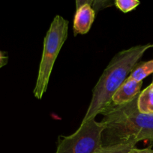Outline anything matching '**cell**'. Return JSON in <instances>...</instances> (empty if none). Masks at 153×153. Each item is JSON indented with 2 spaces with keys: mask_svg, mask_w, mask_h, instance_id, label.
Wrapping results in <instances>:
<instances>
[{
  "mask_svg": "<svg viewBox=\"0 0 153 153\" xmlns=\"http://www.w3.org/2000/svg\"><path fill=\"white\" fill-rule=\"evenodd\" d=\"M138 96L129 102L119 105L111 103L100 114L103 129L101 146L116 144H134L148 140L153 146V114L139 111Z\"/></svg>",
  "mask_w": 153,
  "mask_h": 153,
  "instance_id": "obj_1",
  "label": "cell"
},
{
  "mask_svg": "<svg viewBox=\"0 0 153 153\" xmlns=\"http://www.w3.org/2000/svg\"><path fill=\"white\" fill-rule=\"evenodd\" d=\"M153 44L138 45L118 52L108 64L92 90V97L82 123L95 119L112 103V97L138 63L146 51Z\"/></svg>",
  "mask_w": 153,
  "mask_h": 153,
  "instance_id": "obj_2",
  "label": "cell"
},
{
  "mask_svg": "<svg viewBox=\"0 0 153 153\" xmlns=\"http://www.w3.org/2000/svg\"><path fill=\"white\" fill-rule=\"evenodd\" d=\"M68 21L56 15L51 22L44 40V49L39 65L38 75L33 94L35 98L41 100L47 89L48 83L54 64L61 48L68 37Z\"/></svg>",
  "mask_w": 153,
  "mask_h": 153,
  "instance_id": "obj_3",
  "label": "cell"
},
{
  "mask_svg": "<svg viewBox=\"0 0 153 153\" xmlns=\"http://www.w3.org/2000/svg\"><path fill=\"white\" fill-rule=\"evenodd\" d=\"M102 129L95 119L82 123L74 134L58 137L56 153H94L101 146Z\"/></svg>",
  "mask_w": 153,
  "mask_h": 153,
  "instance_id": "obj_4",
  "label": "cell"
},
{
  "mask_svg": "<svg viewBox=\"0 0 153 153\" xmlns=\"http://www.w3.org/2000/svg\"><path fill=\"white\" fill-rule=\"evenodd\" d=\"M76 13L74 19V34H85L88 32L94 20L95 12L92 7V1H76Z\"/></svg>",
  "mask_w": 153,
  "mask_h": 153,
  "instance_id": "obj_5",
  "label": "cell"
},
{
  "mask_svg": "<svg viewBox=\"0 0 153 153\" xmlns=\"http://www.w3.org/2000/svg\"><path fill=\"white\" fill-rule=\"evenodd\" d=\"M142 82H138L127 78L120 85L112 97V104L116 105L125 104L140 95Z\"/></svg>",
  "mask_w": 153,
  "mask_h": 153,
  "instance_id": "obj_6",
  "label": "cell"
},
{
  "mask_svg": "<svg viewBox=\"0 0 153 153\" xmlns=\"http://www.w3.org/2000/svg\"><path fill=\"white\" fill-rule=\"evenodd\" d=\"M137 108L141 113L153 114V88L151 85L142 90L138 96Z\"/></svg>",
  "mask_w": 153,
  "mask_h": 153,
  "instance_id": "obj_7",
  "label": "cell"
},
{
  "mask_svg": "<svg viewBox=\"0 0 153 153\" xmlns=\"http://www.w3.org/2000/svg\"><path fill=\"white\" fill-rule=\"evenodd\" d=\"M152 73H153V59L137 63L128 78L140 82Z\"/></svg>",
  "mask_w": 153,
  "mask_h": 153,
  "instance_id": "obj_8",
  "label": "cell"
},
{
  "mask_svg": "<svg viewBox=\"0 0 153 153\" xmlns=\"http://www.w3.org/2000/svg\"><path fill=\"white\" fill-rule=\"evenodd\" d=\"M134 147V144L111 145L100 146L94 153H130V151Z\"/></svg>",
  "mask_w": 153,
  "mask_h": 153,
  "instance_id": "obj_9",
  "label": "cell"
},
{
  "mask_svg": "<svg viewBox=\"0 0 153 153\" xmlns=\"http://www.w3.org/2000/svg\"><path fill=\"white\" fill-rule=\"evenodd\" d=\"M140 4L137 0H116L114 1V4L118 9L123 13H128L136 8Z\"/></svg>",
  "mask_w": 153,
  "mask_h": 153,
  "instance_id": "obj_10",
  "label": "cell"
},
{
  "mask_svg": "<svg viewBox=\"0 0 153 153\" xmlns=\"http://www.w3.org/2000/svg\"><path fill=\"white\" fill-rule=\"evenodd\" d=\"M112 4H114V2H112V1H92L91 6L93 5L94 8V7L96 8L95 11H98V10H100V9H103L106 7H109Z\"/></svg>",
  "mask_w": 153,
  "mask_h": 153,
  "instance_id": "obj_11",
  "label": "cell"
},
{
  "mask_svg": "<svg viewBox=\"0 0 153 153\" xmlns=\"http://www.w3.org/2000/svg\"><path fill=\"white\" fill-rule=\"evenodd\" d=\"M130 153H153V149H152V146L146 149H137L134 147L130 151Z\"/></svg>",
  "mask_w": 153,
  "mask_h": 153,
  "instance_id": "obj_12",
  "label": "cell"
},
{
  "mask_svg": "<svg viewBox=\"0 0 153 153\" xmlns=\"http://www.w3.org/2000/svg\"><path fill=\"white\" fill-rule=\"evenodd\" d=\"M151 85V86H152V88H153V79H152V82L151 85Z\"/></svg>",
  "mask_w": 153,
  "mask_h": 153,
  "instance_id": "obj_13",
  "label": "cell"
}]
</instances>
